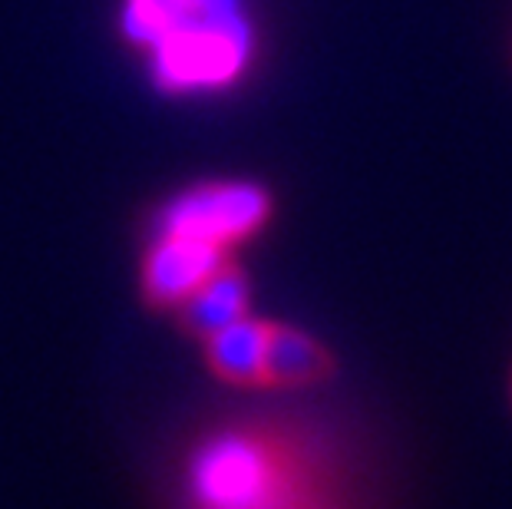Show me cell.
Returning a JSON list of instances; mask_svg holds the SVG:
<instances>
[{"mask_svg":"<svg viewBox=\"0 0 512 509\" xmlns=\"http://www.w3.org/2000/svg\"><path fill=\"white\" fill-rule=\"evenodd\" d=\"M182 509H344L331 457L268 417L212 427L182 463Z\"/></svg>","mask_w":512,"mask_h":509,"instance_id":"obj_1","label":"cell"},{"mask_svg":"<svg viewBox=\"0 0 512 509\" xmlns=\"http://www.w3.org/2000/svg\"><path fill=\"white\" fill-rule=\"evenodd\" d=\"M119 27L149 57L162 93H222L252 70L255 24L242 0H123Z\"/></svg>","mask_w":512,"mask_h":509,"instance_id":"obj_2","label":"cell"},{"mask_svg":"<svg viewBox=\"0 0 512 509\" xmlns=\"http://www.w3.org/2000/svg\"><path fill=\"white\" fill-rule=\"evenodd\" d=\"M275 212L271 192L248 179H212L179 192L159 209L152 235H182L232 252L258 235Z\"/></svg>","mask_w":512,"mask_h":509,"instance_id":"obj_3","label":"cell"},{"mask_svg":"<svg viewBox=\"0 0 512 509\" xmlns=\"http://www.w3.org/2000/svg\"><path fill=\"white\" fill-rule=\"evenodd\" d=\"M228 258H232V252L195 242V238L152 235L143 258V272H139L143 298L159 311H176Z\"/></svg>","mask_w":512,"mask_h":509,"instance_id":"obj_4","label":"cell"},{"mask_svg":"<svg viewBox=\"0 0 512 509\" xmlns=\"http://www.w3.org/2000/svg\"><path fill=\"white\" fill-rule=\"evenodd\" d=\"M252 311V281L232 258L192 291L176 308L179 328L195 341H209L232 321L245 318Z\"/></svg>","mask_w":512,"mask_h":509,"instance_id":"obj_5","label":"cell"},{"mask_svg":"<svg viewBox=\"0 0 512 509\" xmlns=\"http://www.w3.org/2000/svg\"><path fill=\"white\" fill-rule=\"evenodd\" d=\"M334 374V357L318 338L291 324H271L265 351V381L261 387H311Z\"/></svg>","mask_w":512,"mask_h":509,"instance_id":"obj_6","label":"cell"},{"mask_svg":"<svg viewBox=\"0 0 512 509\" xmlns=\"http://www.w3.org/2000/svg\"><path fill=\"white\" fill-rule=\"evenodd\" d=\"M271 321H258L252 314L232 321L205 344V361L212 374L235 387H261L265 381V351H268Z\"/></svg>","mask_w":512,"mask_h":509,"instance_id":"obj_7","label":"cell"}]
</instances>
